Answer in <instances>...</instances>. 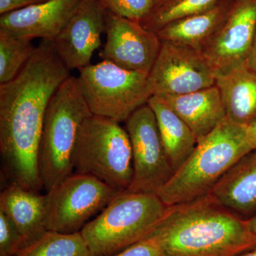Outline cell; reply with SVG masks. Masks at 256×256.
I'll return each mask as SVG.
<instances>
[{
	"label": "cell",
	"mask_w": 256,
	"mask_h": 256,
	"mask_svg": "<svg viewBox=\"0 0 256 256\" xmlns=\"http://www.w3.org/2000/svg\"><path fill=\"white\" fill-rule=\"evenodd\" d=\"M235 256H256V246L246 252H242V254H238Z\"/></svg>",
	"instance_id": "4dcf8cb0"
},
{
	"label": "cell",
	"mask_w": 256,
	"mask_h": 256,
	"mask_svg": "<svg viewBox=\"0 0 256 256\" xmlns=\"http://www.w3.org/2000/svg\"><path fill=\"white\" fill-rule=\"evenodd\" d=\"M32 40L0 30V84L11 82L28 63L36 48Z\"/></svg>",
	"instance_id": "7402d4cb"
},
{
	"label": "cell",
	"mask_w": 256,
	"mask_h": 256,
	"mask_svg": "<svg viewBox=\"0 0 256 256\" xmlns=\"http://www.w3.org/2000/svg\"><path fill=\"white\" fill-rule=\"evenodd\" d=\"M248 142L252 150L256 149V120L246 126Z\"/></svg>",
	"instance_id": "83f0119b"
},
{
	"label": "cell",
	"mask_w": 256,
	"mask_h": 256,
	"mask_svg": "<svg viewBox=\"0 0 256 256\" xmlns=\"http://www.w3.org/2000/svg\"><path fill=\"white\" fill-rule=\"evenodd\" d=\"M77 82L94 116L126 122L152 96L148 74L132 72L102 60L79 70Z\"/></svg>",
	"instance_id": "52a82bcc"
},
{
	"label": "cell",
	"mask_w": 256,
	"mask_h": 256,
	"mask_svg": "<svg viewBox=\"0 0 256 256\" xmlns=\"http://www.w3.org/2000/svg\"><path fill=\"white\" fill-rule=\"evenodd\" d=\"M148 104L156 114L162 142L175 172L193 152L196 138L186 122L160 96H152Z\"/></svg>",
	"instance_id": "ffe728a7"
},
{
	"label": "cell",
	"mask_w": 256,
	"mask_h": 256,
	"mask_svg": "<svg viewBox=\"0 0 256 256\" xmlns=\"http://www.w3.org/2000/svg\"><path fill=\"white\" fill-rule=\"evenodd\" d=\"M247 64L249 68L254 70V72H256V30L254 45H252L250 54L248 58Z\"/></svg>",
	"instance_id": "f1b7e54d"
},
{
	"label": "cell",
	"mask_w": 256,
	"mask_h": 256,
	"mask_svg": "<svg viewBox=\"0 0 256 256\" xmlns=\"http://www.w3.org/2000/svg\"><path fill=\"white\" fill-rule=\"evenodd\" d=\"M149 236L162 256H235L256 246L247 220L210 194L168 206Z\"/></svg>",
	"instance_id": "7a4b0ae2"
},
{
	"label": "cell",
	"mask_w": 256,
	"mask_h": 256,
	"mask_svg": "<svg viewBox=\"0 0 256 256\" xmlns=\"http://www.w3.org/2000/svg\"><path fill=\"white\" fill-rule=\"evenodd\" d=\"M160 97L186 122L197 142L226 120L222 96L216 85L188 94Z\"/></svg>",
	"instance_id": "2e32d148"
},
{
	"label": "cell",
	"mask_w": 256,
	"mask_h": 256,
	"mask_svg": "<svg viewBox=\"0 0 256 256\" xmlns=\"http://www.w3.org/2000/svg\"><path fill=\"white\" fill-rule=\"evenodd\" d=\"M216 73L202 52L162 43L148 75L152 96L182 95L213 86Z\"/></svg>",
	"instance_id": "30bf717a"
},
{
	"label": "cell",
	"mask_w": 256,
	"mask_h": 256,
	"mask_svg": "<svg viewBox=\"0 0 256 256\" xmlns=\"http://www.w3.org/2000/svg\"><path fill=\"white\" fill-rule=\"evenodd\" d=\"M106 42L99 56L121 68L149 75L162 42L156 32L106 11Z\"/></svg>",
	"instance_id": "8fae6325"
},
{
	"label": "cell",
	"mask_w": 256,
	"mask_h": 256,
	"mask_svg": "<svg viewBox=\"0 0 256 256\" xmlns=\"http://www.w3.org/2000/svg\"><path fill=\"white\" fill-rule=\"evenodd\" d=\"M110 256H162L158 242L149 236L122 252Z\"/></svg>",
	"instance_id": "484cf974"
},
{
	"label": "cell",
	"mask_w": 256,
	"mask_h": 256,
	"mask_svg": "<svg viewBox=\"0 0 256 256\" xmlns=\"http://www.w3.org/2000/svg\"><path fill=\"white\" fill-rule=\"evenodd\" d=\"M124 122L132 146L133 163L132 182L126 192L156 194L174 172L162 142L156 114L146 104Z\"/></svg>",
	"instance_id": "9c48e42d"
},
{
	"label": "cell",
	"mask_w": 256,
	"mask_h": 256,
	"mask_svg": "<svg viewBox=\"0 0 256 256\" xmlns=\"http://www.w3.org/2000/svg\"><path fill=\"white\" fill-rule=\"evenodd\" d=\"M76 77L70 76L47 107L38 148V171L46 192L74 173L73 156L79 129L92 116Z\"/></svg>",
	"instance_id": "277c9868"
},
{
	"label": "cell",
	"mask_w": 256,
	"mask_h": 256,
	"mask_svg": "<svg viewBox=\"0 0 256 256\" xmlns=\"http://www.w3.org/2000/svg\"><path fill=\"white\" fill-rule=\"evenodd\" d=\"M106 11L131 21L142 22L158 5L156 0H98Z\"/></svg>",
	"instance_id": "cb8c5ba5"
},
{
	"label": "cell",
	"mask_w": 256,
	"mask_h": 256,
	"mask_svg": "<svg viewBox=\"0 0 256 256\" xmlns=\"http://www.w3.org/2000/svg\"><path fill=\"white\" fill-rule=\"evenodd\" d=\"M220 0H165L156 5L150 14L140 22L144 28L156 32L168 24L203 12Z\"/></svg>",
	"instance_id": "603a6c76"
},
{
	"label": "cell",
	"mask_w": 256,
	"mask_h": 256,
	"mask_svg": "<svg viewBox=\"0 0 256 256\" xmlns=\"http://www.w3.org/2000/svg\"><path fill=\"white\" fill-rule=\"evenodd\" d=\"M168 206L156 193H119L80 230L92 256H110L149 237Z\"/></svg>",
	"instance_id": "5b68a950"
},
{
	"label": "cell",
	"mask_w": 256,
	"mask_h": 256,
	"mask_svg": "<svg viewBox=\"0 0 256 256\" xmlns=\"http://www.w3.org/2000/svg\"><path fill=\"white\" fill-rule=\"evenodd\" d=\"M24 246V242L18 227L0 210V256H14Z\"/></svg>",
	"instance_id": "d4e9b609"
},
{
	"label": "cell",
	"mask_w": 256,
	"mask_h": 256,
	"mask_svg": "<svg viewBox=\"0 0 256 256\" xmlns=\"http://www.w3.org/2000/svg\"><path fill=\"white\" fill-rule=\"evenodd\" d=\"M106 10L98 0H80L68 22L52 41L69 70L90 65L105 32Z\"/></svg>",
	"instance_id": "4fadbf2b"
},
{
	"label": "cell",
	"mask_w": 256,
	"mask_h": 256,
	"mask_svg": "<svg viewBox=\"0 0 256 256\" xmlns=\"http://www.w3.org/2000/svg\"><path fill=\"white\" fill-rule=\"evenodd\" d=\"M14 256H92L82 233L60 234L47 230L40 238Z\"/></svg>",
	"instance_id": "44dd1931"
},
{
	"label": "cell",
	"mask_w": 256,
	"mask_h": 256,
	"mask_svg": "<svg viewBox=\"0 0 256 256\" xmlns=\"http://www.w3.org/2000/svg\"><path fill=\"white\" fill-rule=\"evenodd\" d=\"M235 0H220L210 10L180 18L156 32L162 43L202 52L226 21Z\"/></svg>",
	"instance_id": "9a60e30c"
},
{
	"label": "cell",
	"mask_w": 256,
	"mask_h": 256,
	"mask_svg": "<svg viewBox=\"0 0 256 256\" xmlns=\"http://www.w3.org/2000/svg\"><path fill=\"white\" fill-rule=\"evenodd\" d=\"M165 1V0H156L158 2V4H160V3L163 2Z\"/></svg>",
	"instance_id": "1f68e13d"
},
{
	"label": "cell",
	"mask_w": 256,
	"mask_h": 256,
	"mask_svg": "<svg viewBox=\"0 0 256 256\" xmlns=\"http://www.w3.org/2000/svg\"><path fill=\"white\" fill-rule=\"evenodd\" d=\"M0 210L18 227L24 242L30 245L47 232L45 222V194L10 183L0 194ZM23 247V248H24Z\"/></svg>",
	"instance_id": "ac0fdd59"
},
{
	"label": "cell",
	"mask_w": 256,
	"mask_h": 256,
	"mask_svg": "<svg viewBox=\"0 0 256 256\" xmlns=\"http://www.w3.org/2000/svg\"><path fill=\"white\" fill-rule=\"evenodd\" d=\"M73 165L76 174L90 175L126 192L133 176L132 146L126 128L100 116L88 118L77 136Z\"/></svg>",
	"instance_id": "8992f818"
},
{
	"label": "cell",
	"mask_w": 256,
	"mask_h": 256,
	"mask_svg": "<svg viewBox=\"0 0 256 256\" xmlns=\"http://www.w3.org/2000/svg\"><path fill=\"white\" fill-rule=\"evenodd\" d=\"M252 150L246 126L226 118L197 142L191 156L156 194L168 206L206 196L230 168Z\"/></svg>",
	"instance_id": "3957f363"
},
{
	"label": "cell",
	"mask_w": 256,
	"mask_h": 256,
	"mask_svg": "<svg viewBox=\"0 0 256 256\" xmlns=\"http://www.w3.org/2000/svg\"><path fill=\"white\" fill-rule=\"evenodd\" d=\"M210 195L244 218L256 212V149L242 156L224 174ZM246 220V218H245Z\"/></svg>",
	"instance_id": "e0dca14e"
},
{
	"label": "cell",
	"mask_w": 256,
	"mask_h": 256,
	"mask_svg": "<svg viewBox=\"0 0 256 256\" xmlns=\"http://www.w3.org/2000/svg\"><path fill=\"white\" fill-rule=\"evenodd\" d=\"M247 223L252 233L256 236V212L252 216L247 218Z\"/></svg>",
	"instance_id": "f546056e"
},
{
	"label": "cell",
	"mask_w": 256,
	"mask_h": 256,
	"mask_svg": "<svg viewBox=\"0 0 256 256\" xmlns=\"http://www.w3.org/2000/svg\"><path fill=\"white\" fill-rule=\"evenodd\" d=\"M80 0H48L0 16V30L18 37L53 41Z\"/></svg>",
	"instance_id": "5bb4252c"
},
{
	"label": "cell",
	"mask_w": 256,
	"mask_h": 256,
	"mask_svg": "<svg viewBox=\"0 0 256 256\" xmlns=\"http://www.w3.org/2000/svg\"><path fill=\"white\" fill-rule=\"evenodd\" d=\"M48 0H0V15L23 9Z\"/></svg>",
	"instance_id": "4316f807"
},
{
	"label": "cell",
	"mask_w": 256,
	"mask_h": 256,
	"mask_svg": "<svg viewBox=\"0 0 256 256\" xmlns=\"http://www.w3.org/2000/svg\"><path fill=\"white\" fill-rule=\"evenodd\" d=\"M215 85L228 120L242 126L256 120V72L249 68L247 62L217 76Z\"/></svg>",
	"instance_id": "d6986e66"
},
{
	"label": "cell",
	"mask_w": 256,
	"mask_h": 256,
	"mask_svg": "<svg viewBox=\"0 0 256 256\" xmlns=\"http://www.w3.org/2000/svg\"><path fill=\"white\" fill-rule=\"evenodd\" d=\"M256 30V0H235L226 21L202 52L217 76L246 63Z\"/></svg>",
	"instance_id": "7c38bea8"
},
{
	"label": "cell",
	"mask_w": 256,
	"mask_h": 256,
	"mask_svg": "<svg viewBox=\"0 0 256 256\" xmlns=\"http://www.w3.org/2000/svg\"><path fill=\"white\" fill-rule=\"evenodd\" d=\"M120 192L90 175L74 173L45 194L46 230L80 232Z\"/></svg>",
	"instance_id": "ba28073f"
},
{
	"label": "cell",
	"mask_w": 256,
	"mask_h": 256,
	"mask_svg": "<svg viewBox=\"0 0 256 256\" xmlns=\"http://www.w3.org/2000/svg\"><path fill=\"white\" fill-rule=\"evenodd\" d=\"M52 41L42 40L22 70L0 84V154L10 183L38 192V148L50 99L70 76Z\"/></svg>",
	"instance_id": "6da1fadb"
}]
</instances>
